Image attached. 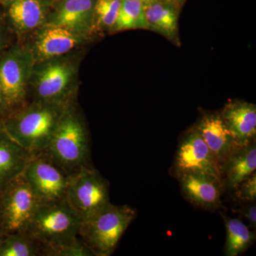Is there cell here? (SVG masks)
I'll list each match as a JSON object with an SVG mask.
<instances>
[{
    "label": "cell",
    "instance_id": "1",
    "mask_svg": "<svg viewBox=\"0 0 256 256\" xmlns=\"http://www.w3.org/2000/svg\"><path fill=\"white\" fill-rule=\"evenodd\" d=\"M90 152V132L76 101L66 109L50 142L41 154L70 176L94 166Z\"/></svg>",
    "mask_w": 256,
    "mask_h": 256
},
{
    "label": "cell",
    "instance_id": "2",
    "mask_svg": "<svg viewBox=\"0 0 256 256\" xmlns=\"http://www.w3.org/2000/svg\"><path fill=\"white\" fill-rule=\"evenodd\" d=\"M68 106L28 101L22 107L6 114L0 129L32 156L40 154L48 146Z\"/></svg>",
    "mask_w": 256,
    "mask_h": 256
},
{
    "label": "cell",
    "instance_id": "3",
    "mask_svg": "<svg viewBox=\"0 0 256 256\" xmlns=\"http://www.w3.org/2000/svg\"><path fill=\"white\" fill-rule=\"evenodd\" d=\"M82 52L36 63L28 88V101L68 106L76 101Z\"/></svg>",
    "mask_w": 256,
    "mask_h": 256
},
{
    "label": "cell",
    "instance_id": "4",
    "mask_svg": "<svg viewBox=\"0 0 256 256\" xmlns=\"http://www.w3.org/2000/svg\"><path fill=\"white\" fill-rule=\"evenodd\" d=\"M137 215V210L132 206L110 203L82 220L78 238L94 256H110Z\"/></svg>",
    "mask_w": 256,
    "mask_h": 256
},
{
    "label": "cell",
    "instance_id": "5",
    "mask_svg": "<svg viewBox=\"0 0 256 256\" xmlns=\"http://www.w3.org/2000/svg\"><path fill=\"white\" fill-rule=\"evenodd\" d=\"M82 223L66 200L38 204L26 232L42 244H72L79 239Z\"/></svg>",
    "mask_w": 256,
    "mask_h": 256
},
{
    "label": "cell",
    "instance_id": "6",
    "mask_svg": "<svg viewBox=\"0 0 256 256\" xmlns=\"http://www.w3.org/2000/svg\"><path fill=\"white\" fill-rule=\"evenodd\" d=\"M35 62L25 44L15 43L0 54V89L8 114L28 102V88Z\"/></svg>",
    "mask_w": 256,
    "mask_h": 256
},
{
    "label": "cell",
    "instance_id": "7",
    "mask_svg": "<svg viewBox=\"0 0 256 256\" xmlns=\"http://www.w3.org/2000/svg\"><path fill=\"white\" fill-rule=\"evenodd\" d=\"M67 203L82 220L110 204V184L94 166L70 176Z\"/></svg>",
    "mask_w": 256,
    "mask_h": 256
},
{
    "label": "cell",
    "instance_id": "8",
    "mask_svg": "<svg viewBox=\"0 0 256 256\" xmlns=\"http://www.w3.org/2000/svg\"><path fill=\"white\" fill-rule=\"evenodd\" d=\"M38 202L23 174L2 190L0 220L5 234L26 232Z\"/></svg>",
    "mask_w": 256,
    "mask_h": 256
},
{
    "label": "cell",
    "instance_id": "9",
    "mask_svg": "<svg viewBox=\"0 0 256 256\" xmlns=\"http://www.w3.org/2000/svg\"><path fill=\"white\" fill-rule=\"evenodd\" d=\"M171 170L176 178L186 173H198L222 180L218 161L194 126L180 138Z\"/></svg>",
    "mask_w": 256,
    "mask_h": 256
},
{
    "label": "cell",
    "instance_id": "10",
    "mask_svg": "<svg viewBox=\"0 0 256 256\" xmlns=\"http://www.w3.org/2000/svg\"><path fill=\"white\" fill-rule=\"evenodd\" d=\"M23 175L38 204L66 198L70 176L41 153L32 156Z\"/></svg>",
    "mask_w": 256,
    "mask_h": 256
},
{
    "label": "cell",
    "instance_id": "11",
    "mask_svg": "<svg viewBox=\"0 0 256 256\" xmlns=\"http://www.w3.org/2000/svg\"><path fill=\"white\" fill-rule=\"evenodd\" d=\"M25 44L31 50L35 64L80 50L90 41L84 36L62 26H42L30 35Z\"/></svg>",
    "mask_w": 256,
    "mask_h": 256
},
{
    "label": "cell",
    "instance_id": "12",
    "mask_svg": "<svg viewBox=\"0 0 256 256\" xmlns=\"http://www.w3.org/2000/svg\"><path fill=\"white\" fill-rule=\"evenodd\" d=\"M54 0H10L4 5L6 22L18 40L24 41L44 26Z\"/></svg>",
    "mask_w": 256,
    "mask_h": 256
},
{
    "label": "cell",
    "instance_id": "13",
    "mask_svg": "<svg viewBox=\"0 0 256 256\" xmlns=\"http://www.w3.org/2000/svg\"><path fill=\"white\" fill-rule=\"evenodd\" d=\"M96 0H54L44 26H62L84 36L94 32Z\"/></svg>",
    "mask_w": 256,
    "mask_h": 256
},
{
    "label": "cell",
    "instance_id": "14",
    "mask_svg": "<svg viewBox=\"0 0 256 256\" xmlns=\"http://www.w3.org/2000/svg\"><path fill=\"white\" fill-rule=\"evenodd\" d=\"M194 126L216 158L222 172L227 160L242 146L227 127L220 112H202Z\"/></svg>",
    "mask_w": 256,
    "mask_h": 256
},
{
    "label": "cell",
    "instance_id": "15",
    "mask_svg": "<svg viewBox=\"0 0 256 256\" xmlns=\"http://www.w3.org/2000/svg\"><path fill=\"white\" fill-rule=\"evenodd\" d=\"M184 196L197 208L207 210H218L225 190L220 178L210 175L186 173L176 178Z\"/></svg>",
    "mask_w": 256,
    "mask_h": 256
},
{
    "label": "cell",
    "instance_id": "16",
    "mask_svg": "<svg viewBox=\"0 0 256 256\" xmlns=\"http://www.w3.org/2000/svg\"><path fill=\"white\" fill-rule=\"evenodd\" d=\"M180 9L173 0H152L144 4L148 30L162 35L176 46H181L178 36Z\"/></svg>",
    "mask_w": 256,
    "mask_h": 256
},
{
    "label": "cell",
    "instance_id": "17",
    "mask_svg": "<svg viewBox=\"0 0 256 256\" xmlns=\"http://www.w3.org/2000/svg\"><path fill=\"white\" fill-rule=\"evenodd\" d=\"M220 114L227 127L242 146L256 139V105L244 100H229Z\"/></svg>",
    "mask_w": 256,
    "mask_h": 256
},
{
    "label": "cell",
    "instance_id": "18",
    "mask_svg": "<svg viewBox=\"0 0 256 256\" xmlns=\"http://www.w3.org/2000/svg\"><path fill=\"white\" fill-rule=\"evenodd\" d=\"M256 170V139L244 144L227 160L220 176L224 188L234 190L239 184L255 172Z\"/></svg>",
    "mask_w": 256,
    "mask_h": 256
},
{
    "label": "cell",
    "instance_id": "19",
    "mask_svg": "<svg viewBox=\"0 0 256 256\" xmlns=\"http://www.w3.org/2000/svg\"><path fill=\"white\" fill-rule=\"evenodd\" d=\"M32 154L0 129V188L22 174Z\"/></svg>",
    "mask_w": 256,
    "mask_h": 256
},
{
    "label": "cell",
    "instance_id": "20",
    "mask_svg": "<svg viewBox=\"0 0 256 256\" xmlns=\"http://www.w3.org/2000/svg\"><path fill=\"white\" fill-rule=\"evenodd\" d=\"M225 224L226 239L225 256H238L244 254L255 242L256 232L252 230L238 218L222 214Z\"/></svg>",
    "mask_w": 256,
    "mask_h": 256
},
{
    "label": "cell",
    "instance_id": "21",
    "mask_svg": "<svg viewBox=\"0 0 256 256\" xmlns=\"http://www.w3.org/2000/svg\"><path fill=\"white\" fill-rule=\"evenodd\" d=\"M41 242L28 232L5 234L0 242V256H40Z\"/></svg>",
    "mask_w": 256,
    "mask_h": 256
},
{
    "label": "cell",
    "instance_id": "22",
    "mask_svg": "<svg viewBox=\"0 0 256 256\" xmlns=\"http://www.w3.org/2000/svg\"><path fill=\"white\" fill-rule=\"evenodd\" d=\"M139 28L148 30L144 4L136 0H122L118 16L110 33Z\"/></svg>",
    "mask_w": 256,
    "mask_h": 256
},
{
    "label": "cell",
    "instance_id": "23",
    "mask_svg": "<svg viewBox=\"0 0 256 256\" xmlns=\"http://www.w3.org/2000/svg\"><path fill=\"white\" fill-rule=\"evenodd\" d=\"M122 0H96L94 9V32H108L114 28Z\"/></svg>",
    "mask_w": 256,
    "mask_h": 256
},
{
    "label": "cell",
    "instance_id": "24",
    "mask_svg": "<svg viewBox=\"0 0 256 256\" xmlns=\"http://www.w3.org/2000/svg\"><path fill=\"white\" fill-rule=\"evenodd\" d=\"M40 256H94L80 238L72 244L50 245L41 242Z\"/></svg>",
    "mask_w": 256,
    "mask_h": 256
},
{
    "label": "cell",
    "instance_id": "25",
    "mask_svg": "<svg viewBox=\"0 0 256 256\" xmlns=\"http://www.w3.org/2000/svg\"><path fill=\"white\" fill-rule=\"evenodd\" d=\"M234 197L236 200L242 204L256 202V172L239 184L233 190Z\"/></svg>",
    "mask_w": 256,
    "mask_h": 256
},
{
    "label": "cell",
    "instance_id": "26",
    "mask_svg": "<svg viewBox=\"0 0 256 256\" xmlns=\"http://www.w3.org/2000/svg\"><path fill=\"white\" fill-rule=\"evenodd\" d=\"M14 35V34L6 22L4 13H0V54L14 44L12 43Z\"/></svg>",
    "mask_w": 256,
    "mask_h": 256
},
{
    "label": "cell",
    "instance_id": "27",
    "mask_svg": "<svg viewBox=\"0 0 256 256\" xmlns=\"http://www.w3.org/2000/svg\"><path fill=\"white\" fill-rule=\"evenodd\" d=\"M256 202L244 204L236 212L248 222V227L252 230H256Z\"/></svg>",
    "mask_w": 256,
    "mask_h": 256
},
{
    "label": "cell",
    "instance_id": "28",
    "mask_svg": "<svg viewBox=\"0 0 256 256\" xmlns=\"http://www.w3.org/2000/svg\"><path fill=\"white\" fill-rule=\"evenodd\" d=\"M8 114V108H6V104H5L2 92L1 89H0V126H1L3 119L6 117V114Z\"/></svg>",
    "mask_w": 256,
    "mask_h": 256
},
{
    "label": "cell",
    "instance_id": "29",
    "mask_svg": "<svg viewBox=\"0 0 256 256\" xmlns=\"http://www.w3.org/2000/svg\"><path fill=\"white\" fill-rule=\"evenodd\" d=\"M4 228H3L1 220H0V242H1L2 238H4Z\"/></svg>",
    "mask_w": 256,
    "mask_h": 256
},
{
    "label": "cell",
    "instance_id": "30",
    "mask_svg": "<svg viewBox=\"0 0 256 256\" xmlns=\"http://www.w3.org/2000/svg\"><path fill=\"white\" fill-rule=\"evenodd\" d=\"M173 1H174L182 8V6H183L186 0H173Z\"/></svg>",
    "mask_w": 256,
    "mask_h": 256
},
{
    "label": "cell",
    "instance_id": "31",
    "mask_svg": "<svg viewBox=\"0 0 256 256\" xmlns=\"http://www.w3.org/2000/svg\"><path fill=\"white\" fill-rule=\"evenodd\" d=\"M10 0H0V4L3 5L4 6V4H6V3L9 2Z\"/></svg>",
    "mask_w": 256,
    "mask_h": 256
},
{
    "label": "cell",
    "instance_id": "32",
    "mask_svg": "<svg viewBox=\"0 0 256 256\" xmlns=\"http://www.w3.org/2000/svg\"><path fill=\"white\" fill-rule=\"evenodd\" d=\"M136 1L141 2H142L144 4H148V3L149 2L148 0H136Z\"/></svg>",
    "mask_w": 256,
    "mask_h": 256
},
{
    "label": "cell",
    "instance_id": "33",
    "mask_svg": "<svg viewBox=\"0 0 256 256\" xmlns=\"http://www.w3.org/2000/svg\"><path fill=\"white\" fill-rule=\"evenodd\" d=\"M1 196H2V190L0 188V202H1Z\"/></svg>",
    "mask_w": 256,
    "mask_h": 256
},
{
    "label": "cell",
    "instance_id": "34",
    "mask_svg": "<svg viewBox=\"0 0 256 256\" xmlns=\"http://www.w3.org/2000/svg\"><path fill=\"white\" fill-rule=\"evenodd\" d=\"M148 1H149L150 2L152 1V0H148Z\"/></svg>",
    "mask_w": 256,
    "mask_h": 256
}]
</instances>
